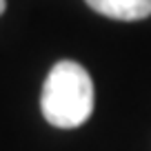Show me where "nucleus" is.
Wrapping results in <instances>:
<instances>
[{
	"mask_svg": "<svg viewBox=\"0 0 151 151\" xmlns=\"http://www.w3.org/2000/svg\"><path fill=\"white\" fill-rule=\"evenodd\" d=\"M5 9H7V0H0V16L5 14Z\"/></svg>",
	"mask_w": 151,
	"mask_h": 151,
	"instance_id": "7ed1b4c3",
	"label": "nucleus"
},
{
	"mask_svg": "<svg viewBox=\"0 0 151 151\" xmlns=\"http://www.w3.org/2000/svg\"><path fill=\"white\" fill-rule=\"evenodd\" d=\"M96 14L111 20H142L151 16V0H85Z\"/></svg>",
	"mask_w": 151,
	"mask_h": 151,
	"instance_id": "f03ea898",
	"label": "nucleus"
},
{
	"mask_svg": "<svg viewBox=\"0 0 151 151\" xmlns=\"http://www.w3.org/2000/svg\"><path fill=\"white\" fill-rule=\"evenodd\" d=\"M45 120L58 129L85 124L93 111V82L89 71L73 60H60L49 69L40 93Z\"/></svg>",
	"mask_w": 151,
	"mask_h": 151,
	"instance_id": "f257e3e1",
	"label": "nucleus"
}]
</instances>
